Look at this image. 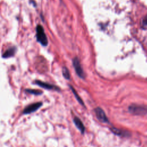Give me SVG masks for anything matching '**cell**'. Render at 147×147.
I'll use <instances>...</instances> for the list:
<instances>
[{
	"instance_id": "9c48e42d",
	"label": "cell",
	"mask_w": 147,
	"mask_h": 147,
	"mask_svg": "<svg viewBox=\"0 0 147 147\" xmlns=\"http://www.w3.org/2000/svg\"><path fill=\"white\" fill-rule=\"evenodd\" d=\"M110 130H111V131L113 133H114V134L118 135V136H127V133L126 131H123L122 130L115 128V127H112L110 129Z\"/></svg>"
},
{
	"instance_id": "8fae6325",
	"label": "cell",
	"mask_w": 147,
	"mask_h": 147,
	"mask_svg": "<svg viewBox=\"0 0 147 147\" xmlns=\"http://www.w3.org/2000/svg\"><path fill=\"white\" fill-rule=\"evenodd\" d=\"M63 71V75L64 77L65 78L67 79H69L70 76H69V73L68 69L66 67H64L63 68V71Z\"/></svg>"
},
{
	"instance_id": "52a82bcc",
	"label": "cell",
	"mask_w": 147,
	"mask_h": 147,
	"mask_svg": "<svg viewBox=\"0 0 147 147\" xmlns=\"http://www.w3.org/2000/svg\"><path fill=\"white\" fill-rule=\"evenodd\" d=\"M35 83L36 84H37L38 86L44 88H46V89H48V90H58V88L52 84L45 83V82H43L40 80H36Z\"/></svg>"
},
{
	"instance_id": "3957f363",
	"label": "cell",
	"mask_w": 147,
	"mask_h": 147,
	"mask_svg": "<svg viewBox=\"0 0 147 147\" xmlns=\"http://www.w3.org/2000/svg\"><path fill=\"white\" fill-rule=\"evenodd\" d=\"M42 102H36L33 104H31L28 106H26L23 111V113L24 114H30L31 113H33L35 111H36L37 109H38L42 105Z\"/></svg>"
},
{
	"instance_id": "5b68a950",
	"label": "cell",
	"mask_w": 147,
	"mask_h": 147,
	"mask_svg": "<svg viewBox=\"0 0 147 147\" xmlns=\"http://www.w3.org/2000/svg\"><path fill=\"white\" fill-rule=\"evenodd\" d=\"M73 65L74 66V68L76 71V72L79 75V76H80V78H84V74L81 67L79 60L77 58H75L74 60H73Z\"/></svg>"
},
{
	"instance_id": "6da1fadb",
	"label": "cell",
	"mask_w": 147,
	"mask_h": 147,
	"mask_svg": "<svg viewBox=\"0 0 147 147\" xmlns=\"http://www.w3.org/2000/svg\"><path fill=\"white\" fill-rule=\"evenodd\" d=\"M129 111L135 115H144L147 114V106L142 105L132 104L128 108Z\"/></svg>"
},
{
	"instance_id": "30bf717a",
	"label": "cell",
	"mask_w": 147,
	"mask_h": 147,
	"mask_svg": "<svg viewBox=\"0 0 147 147\" xmlns=\"http://www.w3.org/2000/svg\"><path fill=\"white\" fill-rule=\"evenodd\" d=\"M70 87H71V89L72 90V92H73V93L74 94V95H75V97H76V99H77V100L79 102V103L80 104H81L82 105H83V106H84V103H83V100H82V99L80 98V97L78 95V93L76 92V91L74 90V88L72 87H71V86H70Z\"/></svg>"
},
{
	"instance_id": "7c38bea8",
	"label": "cell",
	"mask_w": 147,
	"mask_h": 147,
	"mask_svg": "<svg viewBox=\"0 0 147 147\" xmlns=\"http://www.w3.org/2000/svg\"><path fill=\"white\" fill-rule=\"evenodd\" d=\"M25 91L30 94H34V95H40L42 94V91H41L40 90H37L26 89Z\"/></svg>"
},
{
	"instance_id": "277c9868",
	"label": "cell",
	"mask_w": 147,
	"mask_h": 147,
	"mask_svg": "<svg viewBox=\"0 0 147 147\" xmlns=\"http://www.w3.org/2000/svg\"><path fill=\"white\" fill-rule=\"evenodd\" d=\"M95 113L96 114V116L98 120L101 121L102 122L106 123L109 122L108 118L105 113V111L100 107H96L95 109Z\"/></svg>"
},
{
	"instance_id": "ba28073f",
	"label": "cell",
	"mask_w": 147,
	"mask_h": 147,
	"mask_svg": "<svg viewBox=\"0 0 147 147\" xmlns=\"http://www.w3.org/2000/svg\"><path fill=\"white\" fill-rule=\"evenodd\" d=\"M74 122L75 126H76V127L80 130V131L82 134H83L85 131V127H84L83 122H82V121L78 117H75L74 118Z\"/></svg>"
},
{
	"instance_id": "8992f818",
	"label": "cell",
	"mask_w": 147,
	"mask_h": 147,
	"mask_svg": "<svg viewBox=\"0 0 147 147\" xmlns=\"http://www.w3.org/2000/svg\"><path fill=\"white\" fill-rule=\"evenodd\" d=\"M17 51V48L15 46H13L8 48L2 55L3 58H9L13 56Z\"/></svg>"
},
{
	"instance_id": "7a4b0ae2",
	"label": "cell",
	"mask_w": 147,
	"mask_h": 147,
	"mask_svg": "<svg viewBox=\"0 0 147 147\" xmlns=\"http://www.w3.org/2000/svg\"><path fill=\"white\" fill-rule=\"evenodd\" d=\"M36 38L37 41L42 46H47L48 45L47 37L43 27L40 25H38L36 26Z\"/></svg>"
}]
</instances>
